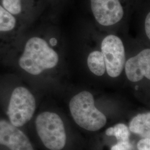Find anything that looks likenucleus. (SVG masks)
I'll use <instances>...</instances> for the list:
<instances>
[{
    "label": "nucleus",
    "mask_w": 150,
    "mask_h": 150,
    "mask_svg": "<svg viewBox=\"0 0 150 150\" xmlns=\"http://www.w3.org/2000/svg\"><path fill=\"white\" fill-rule=\"evenodd\" d=\"M36 108V99L31 91L25 87L17 86L10 95L6 108V118L21 129L31 120Z\"/></svg>",
    "instance_id": "7ed1b4c3"
},
{
    "label": "nucleus",
    "mask_w": 150,
    "mask_h": 150,
    "mask_svg": "<svg viewBox=\"0 0 150 150\" xmlns=\"http://www.w3.org/2000/svg\"><path fill=\"white\" fill-rule=\"evenodd\" d=\"M0 150H35L27 135L21 128L0 118Z\"/></svg>",
    "instance_id": "423d86ee"
},
{
    "label": "nucleus",
    "mask_w": 150,
    "mask_h": 150,
    "mask_svg": "<svg viewBox=\"0 0 150 150\" xmlns=\"http://www.w3.org/2000/svg\"><path fill=\"white\" fill-rule=\"evenodd\" d=\"M69 107L75 122L86 130L96 131L107 122L105 115L95 107L94 98L90 92L82 91L73 97Z\"/></svg>",
    "instance_id": "f03ea898"
},
{
    "label": "nucleus",
    "mask_w": 150,
    "mask_h": 150,
    "mask_svg": "<svg viewBox=\"0 0 150 150\" xmlns=\"http://www.w3.org/2000/svg\"><path fill=\"white\" fill-rule=\"evenodd\" d=\"M35 128L38 136L44 146L50 150H61L66 142L64 124L56 113L45 111L35 119Z\"/></svg>",
    "instance_id": "20e7f679"
},
{
    "label": "nucleus",
    "mask_w": 150,
    "mask_h": 150,
    "mask_svg": "<svg viewBox=\"0 0 150 150\" xmlns=\"http://www.w3.org/2000/svg\"><path fill=\"white\" fill-rule=\"evenodd\" d=\"M138 150H150V137L143 138L137 143Z\"/></svg>",
    "instance_id": "2eb2a0df"
},
{
    "label": "nucleus",
    "mask_w": 150,
    "mask_h": 150,
    "mask_svg": "<svg viewBox=\"0 0 150 150\" xmlns=\"http://www.w3.org/2000/svg\"><path fill=\"white\" fill-rule=\"evenodd\" d=\"M50 43H51L52 46H55L57 43V41L56 38H52L50 40Z\"/></svg>",
    "instance_id": "f3484780"
},
{
    "label": "nucleus",
    "mask_w": 150,
    "mask_h": 150,
    "mask_svg": "<svg viewBox=\"0 0 150 150\" xmlns=\"http://www.w3.org/2000/svg\"><path fill=\"white\" fill-rule=\"evenodd\" d=\"M87 65L91 72L98 76L104 75L106 71L105 60L100 51H95L89 54L87 58Z\"/></svg>",
    "instance_id": "9d476101"
},
{
    "label": "nucleus",
    "mask_w": 150,
    "mask_h": 150,
    "mask_svg": "<svg viewBox=\"0 0 150 150\" xmlns=\"http://www.w3.org/2000/svg\"><path fill=\"white\" fill-rule=\"evenodd\" d=\"M16 25L15 17L0 5V32H10Z\"/></svg>",
    "instance_id": "9b49d317"
},
{
    "label": "nucleus",
    "mask_w": 150,
    "mask_h": 150,
    "mask_svg": "<svg viewBox=\"0 0 150 150\" xmlns=\"http://www.w3.org/2000/svg\"><path fill=\"white\" fill-rule=\"evenodd\" d=\"M2 6L12 15H18L22 11L21 0H2Z\"/></svg>",
    "instance_id": "ddd939ff"
},
{
    "label": "nucleus",
    "mask_w": 150,
    "mask_h": 150,
    "mask_svg": "<svg viewBox=\"0 0 150 150\" xmlns=\"http://www.w3.org/2000/svg\"><path fill=\"white\" fill-rule=\"evenodd\" d=\"M132 145L129 141H118L113 146L111 150H132Z\"/></svg>",
    "instance_id": "4468645a"
},
{
    "label": "nucleus",
    "mask_w": 150,
    "mask_h": 150,
    "mask_svg": "<svg viewBox=\"0 0 150 150\" xmlns=\"http://www.w3.org/2000/svg\"><path fill=\"white\" fill-rule=\"evenodd\" d=\"M91 10L100 25L111 26L121 21L123 10L119 0H91Z\"/></svg>",
    "instance_id": "0eeeda50"
},
{
    "label": "nucleus",
    "mask_w": 150,
    "mask_h": 150,
    "mask_svg": "<svg viewBox=\"0 0 150 150\" xmlns=\"http://www.w3.org/2000/svg\"><path fill=\"white\" fill-rule=\"evenodd\" d=\"M59 57L56 52L41 38L34 37L27 41L18 64L22 69L32 75L54 67Z\"/></svg>",
    "instance_id": "f257e3e1"
},
{
    "label": "nucleus",
    "mask_w": 150,
    "mask_h": 150,
    "mask_svg": "<svg viewBox=\"0 0 150 150\" xmlns=\"http://www.w3.org/2000/svg\"><path fill=\"white\" fill-rule=\"evenodd\" d=\"M101 52L108 75L113 78L119 76L123 71L126 59L121 40L115 35L107 36L102 41Z\"/></svg>",
    "instance_id": "39448f33"
},
{
    "label": "nucleus",
    "mask_w": 150,
    "mask_h": 150,
    "mask_svg": "<svg viewBox=\"0 0 150 150\" xmlns=\"http://www.w3.org/2000/svg\"><path fill=\"white\" fill-rule=\"evenodd\" d=\"M145 31L149 39H150V13L149 12L146 16L145 20Z\"/></svg>",
    "instance_id": "dca6fc26"
},
{
    "label": "nucleus",
    "mask_w": 150,
    "mask_h": 150,
    "mask_svg": "<svg viewBox=\"0 0 150 150\" xmlns=\"http://www.w3.org/2000/svg\"><path fill=\"white\" fill-rule=\"evenodd\" d=\"M125 64V72L129 80L138 82L145 77L150 79V50L146 48L129 59Z\"/></svg>",
    "instance_id": "6e6552de"
},
{
    "label": "nucleus",
    "mask_w": 150,
    "mask_h": 150,
    "mask_svg": "<svg viewBox=\"0 0 150 150\" xmlns=\"http://www.w3.org/2000/svg\"><path fill=\"white\" fill-rule=\"evenodd\" d=\"M105 133L108 136H115L118 141H129L130 136L129 129L123 123H118L107 129Z\"/></svg>",
    "instance_id": "f8f14e48"
},
{
    "label": "nucleus",
    "mask_w": 150,
    "mask_h": 150,
    "mask_svg": "<svg viewBox=\"0 0 150 150\" xmlns=\"http://www.w3.org/2000/svg\"><path fill=\"white\" fill-rule=\"evenodd\" d=\"M129 129L143 138L150 137V113H139L131 120Z\"/></svg>",
    "instance_id": "1a4fd4ad"
}]
</instances>
